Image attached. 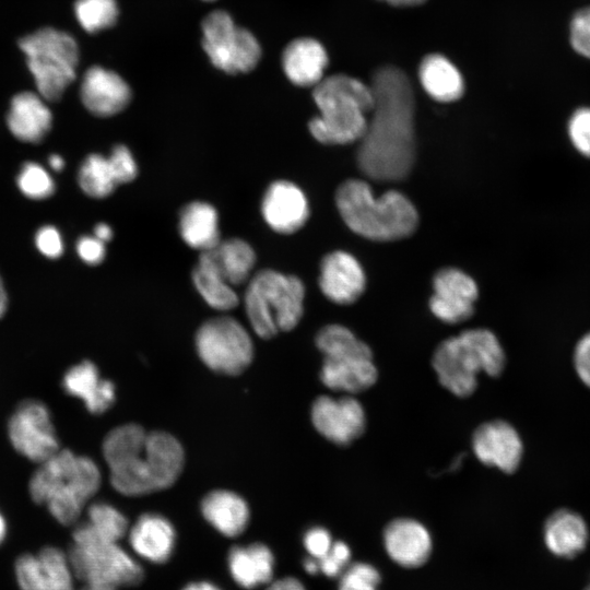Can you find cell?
I'll return each instance as SVG.
<instances>
[{"mask_svg": "<svg viewBox=\"0 0 590 590\" xmlns=\"http://www.w3.org/2000/svg\"><path fill=\"white\" fill-rule=\"evenodd\" d=\"M370 90L374 106L356 154L359 170L377 181L405 178L415 160L414 92L405 72L377 69Z\"/></svg>", "mask_w": 590, "mask_h": 590, "instance_id": "6da1fadb", "label": "cell"}, {"mask_svg": "<svg viewBox=\"0 0 590 590\" xmlns=\"http://www.w3.org/2000/svg\"><path fill=\"white\" fill-rule=\"evenodd\" d=\"M111 486L120 494L139 496L172 486L184 467V449L173 435L146 432L138 424L111 429L103 442Z\"/></svg>", "mask_w": 590, "mask_h": 590, "instance_id": "7a4b0ae2", "label": "cell"}, {"mask_svg": "<svg viewBox=\"0 0 590 590\" xmlns=\"http://www.w3.org/2000/svg\"><path fill=\"white\" fill-rule=\"evenodd\" d=\"M335 204L347 227L371 240L405 238L418 224L417 211L403 193L389 190L375 198L370 186L361 179L342 182L335 192Z\"/></svg>", "mask_w": 590, "mask_h": 590, "instance_id": "3957f363", "label": "cell"}, {"mask_svg": "<svg viewBox=\"0 0 590 590\" xmlns=\"http://www.w3.org/2000/svg\"><path fill=\"white\" fill-rule=\"evenodd\" d=\"M101 471L88 457L58 450L40 463L30 481L32 498L61 524L73 523L98 491Z\"/></svg>", "mask_w": 590, "mask_h": 590, "instance_id": "277c9868", "label": "cell"}, {"mask_svg": "<svg viewBox=\"0 0 590 590\" xmlns=\"http://www.w3.org/2000/svg\"><path fill=\"white\" fill-rule=\"evenodd\" d=\"M312 98L319 115L309 120L308 129L318 142L335 145L359 141L374 106L369 85L346 74H334L314 86Z\"/></svg>", "mask_w": 590, "mask_h": 590, "instance_id": "5b68a950", "label": "cell"}, {"mask_svg": "<svg viewBox=\"0 0 590 590\" xmlns=\"http://www.w3.org/2000/svg\"><path fill=\"white\" fill-rule=\"evenodd\" d=\"M432 363L439 382L455 396L464 398L474 392L479 373L492 377L502 373L505 353L492 331L469 329L439 343Z\"/></svg>", "mask_w": 590, "mask_h": 590, "instance_id": "8992f818", "label": "cell"}, {"mask_svg": "<svg viewBox=\"0 0 590 590\" xmlns=\"http://www.w3.org/2000/svg\"><path fill=\"white\" fill-rule=\"evenodd\" d=\"M304 299L303 281L296 275L273 269L253 273L244 295L250 327L262 339L294 329L303 317Z\"/></svg>", "mask_w": 590, "mask_h": 590, "instance_id": "52a82bcc", "label": "cell"}, {"mask_svg": "<svg viewBox=\"0 0 590 590\" xmlns=\"http://www.w3.org/2000/svg\"><path fill=\"white\" fill-rule=\"evenodd\" d=\"M74 577L87 586L116 590L135 586L144 571L119 544L94 534L84 522L73 531V545L68 554Z\"/></svg>", "mask_w": 590, "mask_h": 590, "instance_id": "ba28073f", "label": "cell"}, {"mask_svg": "<svg viewBox=\"0 0 590 590\" xmlns=\"http://www.w3.org/2000/svg\"><path fill=\"white\" fill-rule=\"evenodd\" d=\"M39 95L57 102L75 79L79 48L68 33L52 27L40 28L19 40Z\"/></svg>", "mask_w": 590, "mask_h": 590, "instance_id": "9c48e42d", "label": "cell"}, {"mask_svg": "<svg viewBox=\"0 0 590 590\" xmlns=\"http://www.w3.org/2000/svg\"><path fill=\"white\" fill-rule=\"evenodd\" d=\"M201 27L202 47L217 69L237 74L256 68L261 58L259 42L248 30L236 25L227 12H211Z\"/></svg>", "mask_w": 590, "mask_h": 590, "instance_id": "30bf717a", "label": "cell"}, {"mask_svg": "<svg viewBox=\"0 0 590 590\" xmlns=\"http://www.w3.org/2000/svg\"><path fill=\"white\" fill-rule=\"evenodd\" d=\"M196 349L200 359L210 369L225 375L240 374L253 357L250 334L238 320L229 316L203 322L196 334Z\"/></svg>", "mask_w": 590, "mask_h": 590, "instance_id": "8fae6325", "label": "cell"}, {"mask_svg": "<svg viewBox=\"0 0 590 590\" xmlns=\"http://www.w3.org/2000/svg\"><path fill=\"white\" fill-rule=\"evenodd\" d=\"M319 376L331 390L358 393L376 382L378 373L371 350L358 339L324 353Z\"/></svg>", "mask_w": 590, "mask_h": 590, "instance_id": "7c38bea8", "label": "cell"}, {"mask_svg": "<svg viewBox=\"0 0 590 590\" xmlns=\"http://www.w3.org/2000/svg\"><path fill=\"white\" fill-rule=\"evenodd\" d=\"M9 438L17 452L44 462L59 450V442L47 406L35 400L21 403L8 426Z\"/></svg>", "mask_w": 590, "mask_h": 590, "instance_id": "4fadbf2b", "label": "cell"}, {"mask_svg": "<svg viewBox=\"0 0 590 590\" xmlns=\"http://www.w3.org/2000/svg\"><path fill=\"white\" fill-rule=\"evenodd\" d=\"M311 422L316 430L333 444L346 446L365 430L364 408L353 397L321 396L311 406Z\"/></svg>", "mask_w": 590, "mask_h": 590, "instance_id": "5bb4252c", "label": "cell"}, {"mask_svg": "<svg viewBox=\"0 0 590 590\" xmlns=\"http://www.w3.org/2000/svg\"><path fill=\"white\" fill-rule=\"evenodd\" d=\"M14 570L21 590H74L69 556L55 546L21 555Z\"/></svg>", "mask_w": 590, "mask_h": 590, "instance_id": "9a60e30c", "label": "cell"}, {"mask_svg": "<svg viewBox=\"0 0 590 590\" xmlns=\"http://www.w3.org/2000/svg\"><path fill=\"white\" fill-rule=\"evenodd\" d=\"M433 290L429 308L439 320L453 324L472 316L479 291L470 275L456 268L441 269L433 279Z\"/></svg>", "mask_w": 590, "mask_h": 590, "instance_id": "2e32d148", "label": "cell"}, {"mask_svg": "<svg viewBox=\"0 0 590 590\" xmlns=\"http://www.w3.org/2000/svg\"><path fill=\"white\" fill-rule=\"evenodd\" d=\"M261 215L268 226L279 234H293L308 220L309 205L304 191L284 179L272 181L261 200Z\"/></svg>", "mask_w": 590, "mask_h": 590, "instance_id": "e0dca14e", "label": "cell"}, {"mask_svg": "<svg viewBox=\"0 0 590 590\" xmlns=\"http://www.w3.org/2000/svg\"><path fill=\"white\" fill-rule=\"evenodd\" d=\"M475 457L488 467L514 472L522 457L523 447L517 430L507 422L493 421L480 425L472 436Z\"/></svg>", "mask_w": 590, "mask_h": 590, "instance_id": "ac0fdd59", "label": "cell"}, {"mask_svg": "<svg viewBox=\"0 0 590 590\" xmlns=\"http://www.w3.org/2000/svg\"><path fill=\"white\" fill-rule=\"evenodd\" d=\"M318 284L331 302L350 305L365 291L366 278L359 262L351 253L337 250L322 258Z\"/></svg>", "mask_w": 590, "mask_h": 590, "instance_id": "d6986e66", "label": "cell"}, {"mask_svg": "<svg viewBox=\"0 0 590 590\" xmlns=\"http://www.w3.org/2000/svg\"><path fill=\"white\" fill-rule=\"evenodd\" d=\"M80 94L85 108L98 117L117 115L132 97L130 86L119 74L99 66L86 70Z\"/></svg>", "mask_w": 590, "mask_h": 590, "instance_id": "ffe728a7", "label": "cell"}, {"mask_svg": "<svg viewBox=\"0 0 590 590\" xmlns=\"http://www.w3.org/2000/svg\"><path fill=\"white\" fill-rule=\"evenodd\" d=\"M384 543L390 558L404 567L424 564L432 551L428 530L413 519H397L384 532Z\"/></svg>", "mask_w": 590, "mask_h": 590, "instance_id": "44dd1931", "label": "cell"}, {"mask_svg": "<svg viewBox=\"0 0 590 590\" xmlns=\"http://www.w3.org/2000/svg\"><path fill=\"white\" fill-rule=\"evenodd\" d=\"M328 66L323 46L309 37L291 42L282 55V67L287 79L302 87H314L322 79Z\"/></svg>", "mask_w": 590, "mask_h": 590, "instance_id": "7402d4cb", "label": "cell"}, {"mask_svg": "<svg viewBox=\"0 0 590 590\" xmlns=\"http://www.w3.org/2000/svg\"><path fill=\"white\" fill-rule=\"evenodd\" d=\"M64 391L81 399L88 412L102 414L115 402V385L101 377L98 368L90 361L71 367L63 376Z\"/></svg>", "mask_w": 590, "mask_h": 590, "instance_id": "603a6c76", "label": "cell"}, {"mask_svg": "<svg viewBox=\"0 0 590 590\" xmlns=\"http://www.w3.org/2000/svg\"><path fill=\"white\" fill-rule=\"evenodd\" d=\"M175 542L173 524L158 514L141 515L129 531V543L133 551L152 563L168 560Z\"/></svg>", "mask_w": 590, "mask_h": 590, "instance_id": "cb8c5ba5", "label": "cell"}, {"mask_svg": "<svg viewBox=\"0 0 590 590\" xmlns=\"http://www.w3.org/2000/svg\"><path fill=\"white\" fill-rule=\"evenodd\" d=\"M43 99L32 92H22L12 98L7 123L16 139L38 143L49 132L52 115Z\"/></svg>", "mask_w": 590, "mask_h": 590, "instance_id": "d4e9b609", "label": "cell"}, {"mask_svg": "<svg viewBox=\"0 0 590 590\" xmlns=\"http://www.w3.org/2000/svg\"><path fill=\"white\" fill-rule=\"evenodd\" d=\"M178 232L184 243L200 252L213 249L221 241L216 209L205 201H191L179 212Z\"/></svg>", "mask_w": 590, "mask_h": 590, "instance_id": "484cf974", "label": "cell"}, {"mask_svg": "<svg viewBox=\"0 0 590 590\" xmlns=\"http://www.w3.org/2000/svg\"><path fill=\"white\" fill-rule=\"evenodd\" d=\"M201 511L205 520L225 536L241 534L249 522V508L238 494L216 489L210 492L201 502Z\"/></svg>", "mask_w": 590, "mask_h": 590, "instance_id": "4316f807", "label": "cell"}, {"mask_svg": "<svg viewBox=\"0 0 590 590\" xmlns=\"http://www.w3.org/2000/svg\"><path fill=\"white\" fill-rule=\"evenodd\" d=\"M544 542L555 555L573 557L581 552L588 542V527L583 518L567 508L548 516L543 528Z\"/></svg>", "mask_w": 590, "mask_h": 590, "instance_id": "83f0119b", "label": "cell"}, {"mask_svg": "<svg viewBox=\"0 0 590 590\" xmlns=\"http://www.w3.org/2000/svg\"><path fill=\"white\" fill-rule=\"evenodd\" d=\"M228 567L240 587L253 589L271 581L274 557L271 550L261 543L234 546L228 554Z\"/></svg>", "mask_w": 590, "mask_h": 590, "instance_id": "f1b7e54d", "label": "cell"}, {"mask_svg": "<svg viewBox=\"0 0 590 590\" xmlns=\"http://www.w3.org/2000/svg\"><path fill=\"white\" fill-rule=\"evenodd\" d=\"M192 282L204 302L213 309L226 311L239 304V298L220 271L210 250L200 252L192 269Z\"/></svg>", "mask_w": 590, "mask_h": 590, "instance_id": "f546056e", "label": "cell"}, {"mask_svg": "<svg viewBox=\"0 0 590 590\" xmlns=\"http://www.w3.org/2000/svg\"><path fill=\"white\" fill-rule=\"evenodd\" d=\"M425 92L438 102H453L464 92V82L456 66L439 54L426 56L418 69Z\"/></svg>", "mask_w": 590, "mask_h": 590, "instance_id": "4dcf8cb0", "label": "cell"}, {"mask_svg": "<svg viewBox=\"0 0 590 590\" xmlns=\"http://www.w3.org/2000/svg\"><path fill=\"white\" fill-rule=\"evenodd\" d=\"M220 271L232 286L247 283L256 264V252L246 240L233 237L210 250Z\"/></svg>", "mask_w": 590, "mask_h": 590, "instance_id": "1f68e13d", "label": "cell"}, {"mask_svg": "<svg viewBox=\"0 0 590 590\" xmlns=\"http://www.w3.org/2000/svg\"><path fill=\"white\" fill-rule=\"evenodd\" d=\"M78 178L84 193L96 199L108 197L118 186L108 157L97 153L85 157Z\"/></svg>", "mask_w": 590, "mask_h": 590, "instance_id": "d6a6232c", "label": "cell"}, {"mask_svg": "<svg viewBox=\"0 0 590 590\" xmlns=\"http://www.w3.org/2000/svg\"><path fill=\"white\" fill-rule=\"evenodd\" d=\"M84 524L97 536L119 542L127 533V518L113 505L98 502L90 506Z\"/></svg>", "mask_w": 590, "mask_h": 590, "instance_id": "836d02e7", "label": "cell"}, {"mask_svg": "<svg viewBox=\"0 0 590 590\" xmlns=\"http://www.w3.org/2000/svg\"><path fill=\"white\" fill-rule=\"evenodd\" d=\"M74 13L83 30L95 33L115 24L118 5L116 0H76Z\"/></svg>", "mask_w": 590, "mask_h": 590, "instance_id": "e575fe53", "label": "cell"}, {"mask_svg": "<svg viewBox=\"0 0 590 590\" xmlns=\"http://www.w3.org/2000/svg\"><path fill=\"white\" fill-rule=\"evenodd\" d=\"M17 186L23 194L35 200L46 199L55 191L52 178L36 163L23 165L17 176Z\"/></svg>", "mask_w": 590, "mask_h": 590, "instance_id": "d590c367", "label": "cell"}, {"mask_svg": "<svg viewBox=\"0 0 590 590\" xmlns=\"http://www.w3.org/2000/svg\"><path fill=\"white\" fill-rule=\"evenodd\" d=\"M339 590H377L380 582L379 571L366 563H355L340 575Z\"/></svg>", "mask_w": 590, "mask_h": 590, "instance_id": "8d00e7d4", "label": "cell"}, {"mask_svg": "<svg viewBox=\"0 0 590 590\" xmlns=\"http://www.w3.org/2000/svg\"><path fill=\"white\" fill-rule=\"evenodd\" d=\"M568 135L575 149L590 157V108L577 109L568 122Z\"/></svg>", "mask_w": 590, "mask_h": 590, "instance_id": "74e56055", "label": "cell"}, {"mask_svg": "<svg viewBox=\"0 0 590 590\" xmlns=\"http://www.w3.org/2000/svg\"><path fill=\"white\" fill-rule=\"evenodd\" d=\"M118 185L128 184L138 176V165L131 151L123 144H117L108 156Z\"/></svg>", "mask_w": 590, "mask_h": 590, "instance_id": "f35d334b", "label": "cell"}, {"mask_svg": "<svg viewBox=\"0 0 590 590\" xmlns=\"http://www.w3.org/2000/svg\"><path fill=\"white\" fill-rule=\"evenodd\" d=\"M570 43L579 55L590 59V7L580 9L573 16Z\"/></svg>", "mask_w": 590, "mask_h": 590, "instance_id": "ab89813d", "label": "cell"}, {"mask_svg": "<svg viewBox=\"0 0 590 590\" xmlns=\"http://www.w3.org/2000/svg\"><path fill=\"white\" fill-rule=\"evenodd\" d=\"M351 551L346 543L342 541L333 542L329 552L320 559L319 570L327 577H338L349 566Z\"/></svg>", "mask_w": 590, "mask_h": 590, "instance_id": "60d3db41", "label": "cell"}, {"mask_svg": "<svg viewBox=\"0 0 590 590\" xmlns=\"http://www.w3.org/2000/svg\"><path fill=\"white\" fill-rule=\"evenodd\" d=\"M303 542L306 551L316 559L322 558L333 544L329 531L321 527L309 529L305 533Z\"/></svg>", "mask_w": 590, "mask_h": 590, "instance_id": "b9f144b4", "label": "cell"}, {"mask_svg": "<svg viewBox=\"0 0 590 590\" xmlns=\"http://www.w3.org/2000/svg\"><path fill=\"white\" fill-rule=\"evenodd\" d=\"M36 247L48 258H58L62 255L63 244L60 233L54 226L42 227L35 237Z\"/></svg>", "mask_w": 590, "mask_h": 590, "instance_id": "7bdbcfd3", "label": "cell"}, {"mask_svg": "<svg viewBox=\"0 0 590 590\" xmlns=\"http://www.w3.org/2000/svg\"><path fill=\"white\" fill-rule=\"evenodd\" d=\"M76 250L80 258L87 264H98L106 256L105 243L95 236H83L78 240Z\"/></svg>", "mask_w": 590, "mask_h": 590, "instance_id": "ee69618b", "label": "cell"}, {"mask_svg": "<svg viewBox=\"0 0 590 590\" xmlns=\"http://www.w3.org/2000/svg\"><path fill=\"white\" fill-rule=\"evenodd\" d=\"M574 362L579 378L590 388V332L577 343Z\"/></svg>", "mask_w": 590, "mask_h": 590, "instance_id": "f6af8a7d", "label": "cell"}, {"mask_svg": "<svg viewBox=\"0 0 590 590\" xmlns=\"http://www.w3.org/2000/svg\"><path fill=\"white\" fill-rule=\"evenodd\" d=\"M266 590H305V588L299 580L286 577L272 582Z\"/></svg>", "mask_w": 590, "mask_h": 590, "instance_id": "bcb514c9", "label": "cell"}, {"mask_svg": "<svg viewBox=\"0 0 590 590\" xmlns=\"http://www.w3.org/2000/svg\"><path fill=\"white\" fill-rule=\"evenodd\" d=\"M94 236L103 243H107L113 237V229L106 223H99L94 228Z\"/></svg>", "mask_w": 590, "mask_h": 590, "instance_id": "7dc6e473", "label": "cell"}, {"mask_svg": "<svg viewBox=\"0 0 590 590\" xmlns=\"http://www.w3.org/2000/svg\"><path fill=\"white\" fill-rule=\"evenodd\" d=\"M182 590H221L216 586L206 582V581H199V582H192L187 585Z\"/></svg>", "mask_w": 590, "mask_h": 590, "instance_id": "c3c4849f", "label": "cell"}, {"mask_svg": "<svg viewBox=\"0 0 590 590\" xmlns=\"http://www.w3.org/2000/svg\"><path fill=\"white\" fill-rule=\"evenodd\" d=\"M304 569H305V571H307L310 575L318 574L320 571L319 570L318 559H316V558H314L311 556L306 558L304 560Z\"/></svg>", "mask_w": 590, "mask_h": 590, "instance_id": "681fc988", "label": "cell"}, {"mask_svg": "<svg viewBox=\"0 0 590 590\" xmlns=\"http://www.w3.org/2000/svg\"><path fill=\"white\" fill-rule=\"evenodd\" d=\"M396 7H409L421 4L426 0H380Z\"/></svg>", "mask_w": 590, "mask_h": 590, "instance_id": "f907efd6", "label": "cell"}, {"mask_svg": "<svg viewBox=\"0 0 590 590\" xmlns=\"http://www.w3.org/2000/svg\"><path fill=\"white\" fill-rule=\"evenodd\" d=\"M49 166L56 172L62 170V168L64 166L63 158L61 156H59V155H56V154L50 155V157H49Z\"/></svg>", "mask_w": 590, "mask_h": 590, "instance_id": "816d5d0a", "label": "cell"}, {"mask_svg": "<svg viewBox=\"0 0 590 590\" xmlns=\"http://www.w3.org/2000/svg\"><path fill=\"white\" fill-rule=\"evenodd\" d=\"M7 304H8L7 293H5L3 283H2L1 278H0V318L5 312Z\"/></svg>", "mask_w": 590, "mask_h": 590, "instance_id": "f5cc1de1", "label": "cell"}, {"mask_svg": "<svg viewBox=\"0 0 590 590\" xmlns=\"http://www.w3.org/2000/svg\"><path fill=\"white\" fill-rule=\"evenodd\" d=\"M7 535V522L4 517L0 512V544L3 542Z\"/></svg>", "mask_w": 590, "mask_h": 590, "instance_id": "db71d44e", "label": "cell"}, {"mask_svg": "<svg viewBox=\"0 0 590 590\" xmlns=\"http://www.w3.org/2000/svg\"><path fill=\"white\" fill-rule=\"evenodd\" d=\"M82 590H114V589L85 585V587Z\"/></svg>", "mask_w": 590, "mask_h": 590, "instance_id": "11a10c76", "label": "cell"}, {"mask_svg": "<svg viewBox=\"0 0 590 590\" xmlns=\"http://www.w3.org/2000/svg\"><path fill=\"white\" fill-rule=\"evenodd\" d=\"M583 590H590V583H588V585L583 588Z\"/></svg>", "mask_w": 590, "mask_h": 590, "instance_id": "9f6ffc18", "label": "cell"}, {"mask_svg": "<svg viewBox=\"0 0 590 590\" xmlns=\"http://www.w3.org/2000/svg\"><path fill=\"white\" fill-rule=\"evenodd\" d=\"M205 1H213V0H205Z\"/></svg>", "mask_w": 590, "mask_h": 590, "instance_id": "6f0895ef", "label": "cell"}]
</instances>
